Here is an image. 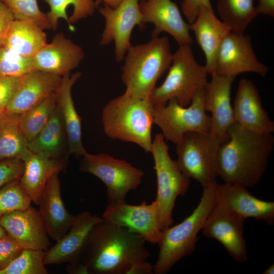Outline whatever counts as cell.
<instances>
[{"instance_id":"cell-1","label":"cell","mask_w":274,"mask_h":274,"mask_svg":"<svg viewBox=\"0 0 274 274\" xmlns=\"http://www.w3.org/2000/svg\"><path fill=\"white\" fill-rule=\"evenodd\" d=\"M146 242L102 218L92 231L80 260L88 273L130 274L134 267L148 261Z\"/></svg>"},{"instance_id":"cell-2","label":"cell","mask_w":274,"mask_h":274,"mask_svg":"<svg viewBox=\"0 0 274 274\" xmlns=\"http://www.w3.org/2000/svg\"><path fill=\"white\" fill-rule=\"evenodd\" d=\"M228 134V139L218 151V177L224 183L247 188L256 186L266 170L274 148L273 135L250 130L235 122Z\"/></svg>"},{"instance_id":"cell-3","label":"cell","mask_w":274,"mask_h":274,"mask_svg":"<svg viewBox=\"0 0 274 274\" xmlns=\"http://www.w3.org/2000/svg\"><path fill=\"white\" fill-rule=\"evenodd\" d=\"M101 120L108 137L134 143L150 153L154 122L153 105L150 99L124 92L104 107Z\"/></svg>"},{"instance_id":"cell-4","label":"cell","mask_w":274,"mask_h":274,"mask_svg":"<svg viewBox=\"0 0 274 274\" xmlns=\"http://www.w3.org/2000/svg\"><path fill=\"white\" fill-rule=\"evenodd\" d=\"M173 55L166 36L152 37L146 43L131 45L121 68L124 92L149 99L157 81L168 71Z\"/></svg>"},{"instance_id":"cell-5","label":"cell","mask_w":274,"mask_h":274,"mask_svg":"<svg viewBox=\"0 0 274 274\" xmlns=\"http://www.w3.org/2000/svg\"><path fill=\"white\" fill-rule=\"evenodd\" d=\"M217 181L202 187L199 202L192 213L181 223L162 230L158 244V258L153 265V273L165 274L183 258L191 254L198 240V233L215 204Z\"/></svg>"},{"instance_id":"cell-6","label":"cell","mask_w":274,"mask_h":274,"mask_svg":"<svg viewBox=\"0 0 274 274\" xmlns=\"http://www.w3.org/2000/svg\"><path fill=\"white\" fill-rule=\"evenodd\" d=\"M208 75L204 65L195 59L191 45H180L173 54L166 78L155 87L150 100L153 106H163L174 99L187 107L197 91L207 84Z\"/></svg>"},{"instance_id":"cell-7","label":"cell","mask_w":274,"mask_h":274,"mask_svg":"<svg viewBox=\"0 0 274 274\" xmlns=\"http://www.w3.org/2000/svg\"><path fill=\"white\" fill-rule=\"evenodd\" d=\"M150 153L154 162L157 179V195L155 200L158 208L161 230L173 223V213L177 197L187 193L190 179L170 157L168 146L161 133L155 135Z\"/></svg>"},{"instance_id":"cell-8","label":"cell","mask_w":274,"mask_h":274,"mask_svg":"<svg viewBox=\"0 0 274 274\" xmlns=\"http://www.w3.org/2000/svg\"><path fill=\"white\" fill-rule=\"evenodd\" d=\"M176 145L177 163L183 173L202 187L217 181L221 142L211 131L189 132Z\"/></svg>"},{"instance_id":"cell-9","label":"cell","mask_w":274,"mask_h":274,"mask_svg":"<svg viewBox=\"0 0 274 274\" xmlns=\"http://www.w3.org/2000/svg\"><path fill=\"white\" fill-rule=\"evenodd\" d=\"M205 86L197 91L188 107L174 99L165 105L153 106L154 124L160 128L166 141L177 144L187 132L209 131L211 118L204 107Z\"/></svg>"},{"instance_id":"cell-10","label":"cell","mask_w":274,"mask_h":274,"mask_svg":"<svg viewBox=\"0 0 274 274\" xmlns=\"http://www.w3.org/2000/svg\"><path fill=\"white\" fill-rule=\"evenodd\" d=\"M80 170L94 175L104 183L108 204L125 202L127 194L138 187L144 176L142 170L127 161L105 153H85Z\"/></svg>"},{"instance_id":"cell-11","label":"cell","mask_w":274,"mask_h":274,"mask_svg":"<svg viewBox=\"0 0 274 274\" xmlns=\"http://www.w3.org/2000/svg\"><path fill=\"white\" fill-rule=\"evenodd\" d=\"M99 12L105 20V26L100 44H115V57L117 62L122 61L132 45L130 37L134 28L142 29L145 23L140 8L139 0H122L115 8L104 4Z\"/></svg>"},{"instance_id":"cell-12","label":"cell","mask_w":274,"mask_h":274,"mask_svg":"<svg viewBox=\"0 0 274 274\" xmlns=\"http://www.w3.org/2000/svg\"><path fill=\"white\" fill-rule=\"evenodd\" d=\"M268 72V67L256 55L250 36L231 31L220 45L212 75L235 78L242 73H254L265 76Z\"/></svg>"},{"instance_id":"cell-13","label":"cell","mask_w":274,"mask_h":274,"mask_svg":"<svg viewBox=\"0 0 274 274\" xmlns=\"http://www.w3.org/2000/svg\"><path fill=\"white\" fill-rule=\"evenodd\" d=\"M102 218L143 237L146 242L158 244L161 236L158 208L155 200L131 205L126 201L108 204Z\"/></svg>"},{"instance_id":"cell-14","label":"cell","mask_w":274,"mask_h":274,"mask_svg":"<svg viewBox=\"0 0 274 274\" xmlns=\"http://www.w3.org/2000/svg\"><path fill=\"white\" fill-rule=\"evenodd\" d=\"M244 221L237 214L215 203L201 230L206 237L218 241L235 261L244 263L248 260Z\"/></svg>"},{"instance_id":"cell-15","label":"cell","mask_w":274,"mask_h":274,"mask_svg":"<svg viewBox=\"0 0 274 274\" xmlns=\"http://www.w3.org/2000/svg\"><path fill=\"white\" fill-rule=\"evenodd\" d=\"M215 203L245 220L252 218L272 225L274 224V202L265 201L253 196L248 188L237 184L217 183Z\"/></svg>"},{"instance_id":"cell-16","label":"cell","mask_w":274,"mask_h":274,"mask_svg":"<svg viewBox=\"0 0 274 274\" xmlns=\"http://www.w3.org/2000/svg\"><path fill=\"white\" fill-rule=\"evenodd\" d=\"M204 90V107L211 113L210 131L219 139L221 145L228 139V130L235 122L231 104L233 77L212 75Z\"/></svg>"},{"instance_id":"cell-17","label":"cell","mask_w":274,"mask_h":274,"mask_svg":"<svg viewBox=\"0 0 274 274\" xmlns=\"http://www.w3.org/2000/svg\"><path fill=\"white\" fill-rule=\"evenodd\" d=\"M144 22L152 23L154 28L152 37L162 32L170 35L180 45L193 43L189 24L183 19L181 11L172 0H145L140 2Z\"/></svg>"},{"instance_id":"cell-18","label":"cell","mask_w":274,"mask_h":274,"mask_svg":"<svg viewBox=\"0 0 274 274\" xmlns=\"http://www.w3.org/2000/svg\"><path fill=\"white\" fill-rule=\"evenodd\" d=\"M0 223L8 235L24 249L47 251L50 246L49 235L38 210L31 206L0 218Z\"/></svg>"},{"instance_id":"cell-19","label":"cell","mask_w":274,"mask_h":274,"mask_svg":"<svg viewBox=\"0 0 274 274\" xmlns=\"http://www.w3.org/2000/svg\"><path fill=\"white\" fill-rule=\"evenodd\" d=\"M102 219L88 211L76 215L68 231L46 251L45 265L67 263L80 260L92 231Z\"/></svg>"},{"instance_id":"cell-20","label":"cell","mask_w":274,"mask_h":274,"mask_svg":"<svg viewBox=\"0 0 274 274\" xmlns=\"http://www.w3.org/2000/svg\"><path fill=\"white\" fill-rule=\"evenodd\" d=\"M84 55L80 46L58 33L32 57L35 70L62 77L76 68Z\"/></svg>"},{"instance_id":"cell-21","label":"cell","mask_w":274,"mask_h":274,"mask_svg":"<svg viewBox=\"0 0 274 274\" xmlns=\"http://www.w3.org/2000/svg\"><path fill=\"white\" fill-rule=\"evenodd\" d=\"M234 120L243 127L255 132L272 134L274 122L262 106L259 90L250 80L238 83L233 102Z\"/></svg>"},{"instance_id":"cell-22","label":"cell","mask_w":274,"mask_h":274,"mask_svg":"<svg viewBox=\"0 0 274 274\" xmlns=\"http://www.w3.org/2000/svg\"><path fill=\"white\" fill-rule=\"evenodd\" d=\"M62 77L39 71L22 76L6 113L20 114L38 105L55 92Z\"/></svg>"},{"instance_id":"cell-23","label":"cell","mask_w":274,"mask_h":274,"mask_svg":"<svg viewBox=\"0 0 274 274\" xmlns=\"http://www.w3.org/2000/svg\"><path fill=\"white\" fill-rule=\"evenodd\" d=\"M59 173L54 174L50 178L39 203V211L48 234L55 242L68 231L76 217L68 212L64 204Z\"/></svg>"},{"instance_id":"cell-24","label":"cell","mask_w":274,"mask_h":274,"mask_svg":"<svg viewBox=\"0 0 274 274\" xmlns=\"http://www.w3.org/2000/svg\"><path fill=\"white\" fill-rule=\"evenodd\" d=\"M206 57L204 65L208 74L215 70L219 49L224 39L231 32L229 28L215 15L213 8H201L195 20L189 24Z\"/></svg>"},{"instance_id":"cell-25","label":"cell","mask_w":274,"mask_h":274,"mask_svg":"<svg viewBox=\"0 0 274 274\" xmlns=\"http://www.w3.org/2000/svg\"><path fill=\"white\" fill-rule=\"evenodd\" d=\"M81 75V73L77 72L63 76L55 94L56 106L66 133L69 154L82 156L87 152L82 143L81 118L75 109L72 95V87Z\"/></svg>"},{"instance_id":"cell-26","label":"cell","mask_w":274,"mask_h":274,"mask_svg":"<svg viewBox=\"0 0 274 274\" xmlns=\"http://www.w3.org/2000/svg\"><path fill=\"white\" fill-rule=\"evenodd\" d=\"M22 159L24 169L20 183L32 202L39 205L49 180L54 174L60 173L66 167L67 160L46 158L29 150Z\"/></svg>"},{"instance_id":"cell-27","label":"cell","mask_w":274,"mask_h":274,"mask_svg":"<svg viewBox=\"0 0 274 274\" xmlns=\"http://www.w3.org/2000/svg\"><path fill=\"white\" fill-rule=\"evenodd\" d=\"M28 148L31 152L46 158L67 160V138L57 106L47 125L35 138L28 142Z\"/></svg>"},{"instance_id":"cell-28","label":"cell","mask_w":274,"mask_h":274,"mask_svg":"<svg viewBox=\"0 0 274 274\" xmlns=\"http://www.w3.org/2000/svg\"><path fill=\"white\" fill-rule=\"evenodd\" d=\"M42 28L26 21L14 20L10 25L3 46L26 57H33L46 44Z\"/></svg>"},{"instance_id":"cell-29","label":"cell","mask_w":274,"mask_h":274,"mask_svg":"<svg viewBox=\"0 0 274 274\" xmlns=\"http://www.w3.org/2000/svg\"><path fill=\"white\" fill-rule=\"evenodd\" d=\"M49 6L46 13L51 29L56 30L60 19L65 20L71 30L73 24L91 16L96 8L94 0H44Z\"/></svg>"},{"instance_id":"cell-30","label":"cell","mask_w":274,"mask_h":274,"mask_svg":"<svg viewBox=\"0 0 274 274\" xmlns=\"http://www.w3.org/2000/svg\"><path fill=\"white\" fill-rule=\"evenodd\" d=\"M18 116L5 113L0 116V160L22 159L29 150L28 142L18 124Z\"/></svg>"},{"instance_id":"cell-31","label":"cell","mask_w":274,"mask_h":274,"mask_svg":"<svg viewBox=\"0 0 274 274\" xmlns=\"http://www.w3.org/2000/svg\"><path fill=\"white\" fill-rule=\"evenodd\" d=\"M218 12L221 20L235 33H244L258 14L254 0H219Z\"/></svg>"},{"instance_id":"cell-32","label":"cell","mask_w":274,"mask_h":274,"mask_svg":"<svg viewBox=\"0 0 274 274\" xmlns=\"http://www.w3.org/2000/svg\"><path fill=\"white\" fill-rule=\"evenodd\" d=\"M55 93L33 108L18 114L19 127L28 142L35 138L49 122L56 107Z\"/></svg>"},{"instance_id":"cell-33","label":"cell","mask_w":274,"mask_h":274,"mask_svg":"<svg viewBox=\"0 0 274 274\" xmlns=\"http://www.w3.org/2000/svg\"><path fill=\"white\" fill-rule=\"evenodd\" d=\"M46 251L24 249L0 274H47L44 259Z\"/></svg>"},{"instance_id":"cell-34","label":"cell","mask_w":274,"mask_h":274,"mask_svg":"<svg viewBox=\"0 0 274 274\" xmlns=\"http://www.w3.org/2000/svg\"><path fill=\"white\" fill-rule=\"evenodd\" d=\"M12 12L15 20L36 24L43 29H51L46 13L42 12L37 0H0Z\"/></svg>"},{"instance_id":"cell-35","label":"cell","mask_w":274,"mask_h":274,"mask_svg":"<svg viewBox=\"0 0 274 274\" xmlns=\"http://www.w3.org/2000/svg\"><path fill=\"white\" fill-rule=\"evenodd\" d=\"M35 70L32 57L22 56L3 46L0 47V76L21 77Z\"/></svg>"},{"instance_id":"cell-36","label":"cell","mask_w":274,"mask_h":274,"mask_svg":"<svg viewBox=\"0 0 274 274\" xmlns=\"http://www.w3.org/2000/svg\"><path fill=\"white\" fill-rule=\"evenodd\" d=\"M31 202L19 180L10 182L0 189V218L16 211L26 209Z\"/></svg>"},{"instance_id":"cell-37","label":"cell","mask_w":274,"mask_h":274,"mask_svg":"<svg viewBox=\"0 0 274 274\" xmlns=\"http://www.w3.org/2000/svg\"><path fill=\"white\" fill-rule=\"evenodd\" d=\"M24 169V162L19 158L0 160V189L14 181L20 180Z\"/></svg>"},{"instance_id":"cell-38","label":"cell","mask_w":274,"mask_h":274,"mask_svg":"<svg viewBox=\"0 0 274 274\" xmlns=\"http://www.w3.org/2000/svg\"><path fill=\"white\" fill-rule=\"evenodd\" d=\"M24 248L8 235L0 238V270L7 267Z\"/></svg>"},{"instance_id":"cell-39","label":"cell","mask_w":274,"mask_h":274,"mask_svg":"<svg viewBox=\"0 0 274 274\" xmlns=\"http://www.w3.org/2000/svg\"><path fill=\"white\" fill-rule=\"evenodd\" d=\"M21 77L0 76V116L6 113L8 106L18 89Z\"/></svg>"},{"instance_id":"cell-40","label":"cell","mask_w":274,"mask_h":274,"mask_svg":"<svg viewBox=\"0 0 274 274\" xmlns=\"http://www.w3.org/2000/svg\"><path fill=\"white\" fill-rule=\"evenodd\" d=\"M182 10L189 24L196 19L201 8H213L210 0H183Z\"/></svg>"},{"instance_id":"cell-41","label":"cell","mask_w":274,"mask_h":274,"mask_svg":"<svg viewBox=\"0 0 274 274\" xmlns=\"http://www.w3.org/2000/svg\"><path fill=\"white\" fill-rule=\"evenodd\" d=\"M14 20L11 11L0 2V47L3 45L8 29Z\"/></svg>"},{"instance_id":"cell-42","label":"cell","mask_w":274,"mask_h":274,"mask_svg":"<svg viewBox=\"0 0 274 274\" xmlns=\"http://www.w3.org/2000/svg\"><path fill=\"white\" fill-rule=\"evenodd\" d=\"M258 6L256 10L258 14H262L271 17L274 16V0H257Z\"/></svg>"},{"instance_id":"cell-43","label":"cell","mask_w":274,"mask_h":274,"mask_svg":"<svg viewBox=\"0 0 274 274\" xmlns=\"http://www.w3.org/2000/svg\"><path fill=\"white\" fill-rule=\"evenodd\" d=\"M66 271L71 274H88L87 269L81 260L67 263Z\"/></svg>"},{"instance_id":"cell-44","label":"cell","mask_w":274,"mask_h":274,"mask_svg":"<svg viewBox=\"0 0 274 274\" xmlns=\"http://www.w3.org/2000/svg\"><path fill=\"white\" fill-rule=\"evenodd\" d=\"M122 0H94L95 4L97 7L100 4L107 5L112 8H116L121 2Z\"/></svg>"},{"instance_id":"cell-45","label":"cell","mask_w":274,"mask_h":274,"mask_svg":"<svg viewBox=\"0 0 274 274\" xmlns=\"http://www.w3.org/2000/svg\"><path fill=\"white\" fill-rule=\"evenodd\" d=\"M274 273V264H272L267 268L263 272V274H273Z\"/></svg>"},{"instance_id":"cell-46","label":"cell","mask_w":274,"mask_h":274,"mask_svg":"<svg viewBox=\"0 0 274 274\" xmlns=\"http://www.w3.org/2000/svg\"><path fill=\"white\" fill-rule=\"evenodd\" d=\"M8 235L6 230L0 223V238Z\"/></svg>"},{"instance_id":"cell-47","label":"cell","mask_w":274,"mask_h":274,"mask_svg":"<svg viewBox=\"0 0 274 274\" xmlns=\"http://www.w3.org/2000/svg\"><path fill=\"white\" fill-rule=\"evenodd\" d=\"M145 0H139L140 2L145 1Z\"/></svg>"}]
</instances>
